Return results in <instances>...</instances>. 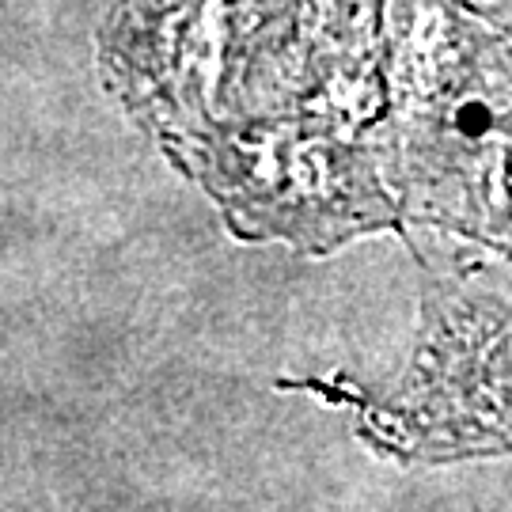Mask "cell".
Wrapping results in <instances>:
<instances>
[{
	"label": "cell",
	"instance_id": "obj_1",
	"mask_svg": "<svg viewBox=\"0 0 512 512\" xmlns=\"http://www.w3.org/2000/svg\"><path fill=\"white\" fill-rule=\"evenodd\" d=\"M440 23L444 42L421 54L437 73H399L403 133L387 141H403L406 164L463 148L486 126H501L512 137V4L475 19L452 0Z\"/></svg>",
	"mask_w": 512,
	"mask_h": 512
}]
</instances>
